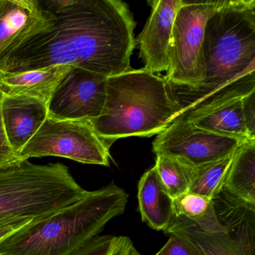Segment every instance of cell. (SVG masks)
Instances as JSON below:
<instances>
[{
	"label": "cell",
	"instance_id": "9",
	"mask_svg": "<svg viewBox=\"0 0 255 255\" xmlns=\"http://www.w3.org/2000/svg\"><path fill=\"white\" fill-rule=\"evenodd\" d=\"M244 141L204 130L180 119L158 134L153 151L156 155L178 156L198 167L231 154Z\"/></svg>",
	"mask_w": 255,
	"mask_h": 255
},
{
	"label": "cell",
	"instance_id": "12",
	"mask_svg": "<svg viewBox=\"0 0 255 255\" xmlns=\"http://www.w3.org/2000/svg\"><path fill=\"white\" fill-rule=\"evenodd\" d=\"M49 23L39 0H0V71L13 52Z\"/></svg>",
	"mask_w": 255,
	"mask_h": 255
},
{
	"label": "cell",
	"instance_id": "15",
	"mask_svg": "<svg viewBox=\"0 0 255 255\" xmlns=\"http://www.w3.org/2000/svg\"><path fill=\"white\" fill-rule=\"evenodd\" d=\"M68 65H52L41 69L0 76V90L8 96H26L48 104L55 89L72 68Z\"/></svg>",
	"mask_w": 255,
	"mask_h": 255
},
{
	"label": "cell",
	"instance_id": "6",
	"mask_svg": "<svg viewBox=\"0 0 255 255\" xmlns=\"http://www.w3.org/2000/svg\"><path fill=\"white\" fill-rule=\"evenodd\" d=\"M222 2L183 0L171 32L165 80L173 88L195 89L204 77L203 42L206 23Z\"/></svg>",
	"mask_w": 255,
	"mask_h": 255
},
{
	"label": "cell",
	"instance_id": "1",
	"mask_svg": "<svg viewBox=\"0 0 255 255\" xmlns=\"http://www.w3.org/2000/svg\"><path fill=\"white\" fill-rule=\"evenodd\" d=\"M48 26L8 57L0 76L68 65L110 77L130 69L136 23L121 0H39Z\"/></svg>",
	"mask_w": 255,
	"mask_h": 255
},
{
	"label": "cell",
	"instance_id": "16",
	"mask_svg": "<svg viewBox=\"0 0 255 255\" xmlns=\"http://www.w3.org/2000/svg\"><path fill=\"white\" fill-rule=\"evenodd\" d=\"M138 210L143 222L165 231L172 220L173 199L161 181L156 167L146 171L138 184Z\"/></svg>",
	"mask_w": 255,
	"mask_h": 255
},
{
	"label": "cell",
	"instance_id": "20",
	"mask_svg": "<svg viewBox=\"0 0 255 255\" xmlns=\"http://www.w3.org/2000/svg\"><path fill=\"white\" fill-rule=\"evenodd\" d=\"M234 153L222 159L195 167L189 192L213 198L222 190Z\"/></svg>",
	"mask_w": 255,
	"mask_h": 255
},
{
	"label": "cell",
	"instance_id": "22",
	"mask_svg": "<svg viewBox=\"0 0 255 255\" xmlns=\"http://www.w3.org/2000/svg\"><path fill=\"white\" fill-rule=\"evenodd\" d=\"M3 96V93L0 90V168L12 165L20 160L10 146L5 135L2 116Z\"/></svg>",
	"mask_w": 255,
	"mask_h": 255
},
{
	"label": "cell",
	"instance_id": "14",
	"mask_svg": "<svg viewBox=\"0 0 255 255\" xmlns=\"http://www.w3.org/2000/svg\"><path fill=\"white\" fill-rule=\"evenodd\" d=\"M165 233L184 240L198 255H255V244L234 238L226 232L202 231L183 218L174 217Z\"/></svg>",
	"mask_w": 255,
	"mask_h": 255
},
{
	"label": "cell",
	"instance_id": "10",
	"mask_svg": "<svg viewBox=\"0 0 255 255\" xmlns=\"http://www.w3.org/2000/svg\"><path fill=\"white\" fill-rule=\"evenodd\" d=\"M109 77L73 67L48 103V116L58 120L90 121L101 116Z\"/></svg>",
	"mask_w": 255,
	"mask_h": 255
},
{
	"label": "cell",
	"instance_id": "23",
	"mask_svg": "<svg viewBox=\"0 0 255 255\" xmlns=\"http://www.w3.org/2000/svg\"><path fill=\"white\" fill-rule=\"evenodd\" d=\"M38 222L39 221L29 218H13L0 221V244L19 231Z\"/></svg>",
	"mask_w": 255,
	"mask_h": 255
},
{
	"label": "cell",
	"instance_id": "11",
	"mask_svg": "<svg viewBox=\"0 0 255 255\" xmlns=\"http://www.w3.org/2000/svg\"><path fill=\"white\" fill-rule=\"evenodd\" d=\"M183 0L147 1L151 8L150 17L142 32L135 39V47L144 69L159 74L168 69V50L176 14Z\"/></svg>",
	"mask_w": 255,
	"mask_h": 255
},
{
	"label": "cell",
	"instance_id": "21",
	"mask_svg": "<svg viewBox=\"0 0 255 255\" xmlns=\"http://www.w3.org/2000/svg\"><path fill=\"white\" fill-rule=\"evenodd\" d=\"M130 239L124 236H98L95 237V255H128Z\"/></svg>",
	"mask_w": 255,
	"mask_h": 255
},
{
	"label": "cell",
	"instance_id": "8",
	"mask_svg": "<svg viewBox=\"0 0 255 255\" xmlns=\"http://www.w3.org/2000/svg\"><path fill=\"white\" fill-rule=\"evenodd\" d=\"M254 90L255 73L224 86L183 110L175 121H188L197 128L219 135L251 139L243 118V99Z\"/></svg>",
	"mask_w": 255,
	"mask_h": 255
},
{
	"label": "cell",
	"instance_id": "17",
	"mask_svg": "<svg viewBox=\"0 0 255 255\" xmlns=\"http://www.w3.org/2000/svg\"><path fill=\"white\" fill-rule=\"evenodd\" d=\"M230 195L255 204V139H246L234 151L223 187Z\"/></svg>",
	"mask_w": 255,
	"mask_h": 255
},
{
	"label": "cell",
	"instance_id": "3",
	"mask_svg": "<svg viewBox=\"0 0 255 255\" xmlns=\"http://www.w3.org/2000/svg\"><path fill=\"white\" fill-rule=\"evenodd\" d=\"M181 111L165 77L130 68L108 77L102 113L90 122L112 146L119 138L158 135Z\"/></svg>",
	"mask_w": 255,
	"mask_h": 255
},
{
	"label": "cell",
	"instance_id": "2",
	"mask_svg": "<svg viewBox=\"0 0 255 255\" xmlns=\"http://www.w3.org/2000/svg\"><path fill=\"white\" fill-rule=\"evenodd\" d=\"M202 54L199 86L192 90L171 86L182 111L255 73V0H222L206 23Z\"/></svg>",
	"mask_w": 255,
	"mask_h": 255
},
{
	"label": "cell",
	"instance_id": "4",
	"mask_svg": "<svg viewBox=\"0 0 255 255\" xmlns=\"http://www.w3.org/2000/svg\"><path fill=\"white\" fill-rule=\"evenodd\" d=\"M128 197L113 183L89 191L77 202L5 240L0 244V255H73L123 214Z\"/></svg>",
	"mask_w": 255,
	"mask_h": 255
},
{
	"label": "cell",
	"instance_id": "25",
	"mask_svg": "<svg viewBox=\"0 0 255 255\" xmlns=\"http://www.w3.org/2000/svg\"><path fill=\"white\" fill-rule=\"evenodd\" d=\"M243 113L249 138L255 139V90L243 98Z\"/></svg>",
	"mask_w": 255,
	"mask_h": 255
},
{
	"label": "cell",
	"instance_id": "19",
	"mask_svg": "<svg viewBox=\"0 0 255 255\" xmlns=\"http://www.w3.org/2000/svg\"><path fill=\"white\" fill-rule=\"evenodd\" d=\"M156 167L161 181L173 200L189 192L195 167L172 155H156Z\"/></svg>",
	"mask_w": 255,
	"mask_h": 255
},
{
	"label": "cell",
	"instance_id": "18",
	"mask_svg": "<svg viewBox=\"0 0 255 255\" xmlns=\"http://www.w3.org/2000/svg\"><path fill=\"white\" fill-rule=\"evenodd\" d=\"M174 217L183 218L204 231L221 232L225 228L216 217L213 199L188 192L173 200Z\"/></svg>",
	"mask_w": 255,
	"mask_h": 255
},
{
	"label": "cell",
	"instance_id": "26",
	"mask_svg": "<svg viewBox=\"0 0 255 255\" xmlns=\"http://www.w3.org/2000/svg\"><path fill=\"white\" fill-rule=\"evenodd\" d=\"M86 255H95V238L86 244Z\"/></svg>",
	"mask_w": 255,
	"mask_h": 255
},
{
	"label": "cell",
	"instance_id": "7",
	"mask_svg": "<svg viewBox=\"0 0 255 255\" xmlns=\"http://www.w3.org/2000/svg\"><path fill=\"white\" fill-rule=\"evenodd\" d=\"M110 147L97 134L89 121L58 120L48 116L18 157L26 160L59 156L81 163L110 166Z\"/></svg>",
	"mask_w": 255,
	"mask_h": 255
},
{
	"label": "cell",
	"instance_id": "27",
	"mask_svg": "<svg viewBox=\"0 0 255 255\" xmlns=\"http://www.w3.org/2000/svg\"><path fill=\"white\" fill-rule=\"evenodd\" d=\"M128 255H142L141 254H140L139 252H138L136 249H135V246H133V244L131 246L130 249H129V254Z\"/></svg>",
	"mask_w": 255,
	"mask_h": 255
},
{
	"label": "cell",
	"instance_id": "28",
	"mask_svg": "<svg viewBox=\"0 0 255 255\" xmlns=\"http://www.w3.org/2000/svg\"><path fill=\"white\" fill-rule=\"evenodd\" d=\"M86 245L75 252L73 255H86Z\"/></svg>",
	"mask_w": 255,
	"mask_h": 255
},
{
	"label": "cell",
	"instance_id": "24",
	"mask_svg": "<svg viewBox=\"0 0 255 255\" xmlns=\"http://www.w3.org/2000/svg\"><path fill=\"white\" fill-rule=\"evenodd\" d=\"M155 255H198L196 251L184 240L172 235L165 246Z\"/></svg>",
	"mask_w": 255,
	"mask_h": 255
},
{
	"label": "cell",
	"instance_id": "13",
	"mask_svg": "<svg viewBox=\"0 0 255 255\" xmlns=\"http://www.w3.org/2000/svg\"><path fill=\"white\" fill-rule=\"evenodd\" d=\"M2 116L7 139L18 156L48 117V104L30 97L4 95Z\"/></svg>",
	"mask_w": 255,
	"mask_h": 255
},
{
	"label": "cell",
	"instance_id": "5",
	"mask_svg": "<svg viewBox=\"0 0 255 255\" xmlns=\"http://www.w3.org/2000/svg\"><path fill=\"white\" fill-rule=\"evenodd\" d=\"M83 189L64 164L37 165L29 159L0 168V221L45 220L84 198Z\"/></svg>",
	"mask_w": 255,
	"mask_h": 255
}]
</instances>
